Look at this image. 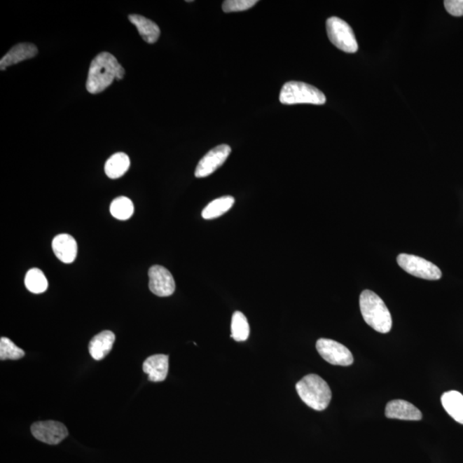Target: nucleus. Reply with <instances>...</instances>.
Listing matches in <instances>:
<instances>
[{
	"label": "nucleus",
	"mask_w": 463,
	"mask_h": 463,
	"mask_svg": "<svg viewBox=\"0 0 463 463\" xmlns=\"http://www.w3.org/2000/svg\"><path fill=\"white\" fill-rule=\"evenodd\" d=\"M385 416L389 419L401 420H420L422 412L410 403L404 400H393L386 406Z\"/></svg>",
	"instance_id": "11"
},
{
	"label": "nucleus",
	"mask_w": 463,
	"mask_h": 463,
	"mask_svg": "<svg viewBox=\"0 0 463 463\" xmlns=\"http://www.w3.org/2000/svg\"><path fill=\"white\" fill-rule=\"evenodd\" d=\"M235 204V198L225 196L216 199L202 210V216L205 220H213L227 213Z\"/></svg>",
	"instance_id": "19"
},
{
	"label": "nucleus",
	"mask_w": 463,
	"mask_h": 463,
	"mask_svg": "<svg viewBox=\"0 0 463 463\" xmlns=\"http://www.w3.org/2000/svg\"><path fill=\"white\" fill-rule=\"evenodd\" d=\"M258 0H226L223 4V10L224 13H238L251 9Z\"/></svg>",
	"instance_id": "24"
},
{
	"label": "nucleus",
	"mask_w": 463,
	"mask_h": 463,
	"mask_svg": "<svg viewBox=\"0 0 463 463\" xmlns=\"http://www.w3.org/2000/svg\"><path fill=\"white\" fill-rule=\"evenodd\" d=\"M129 156L125 153H116L106 160L105 173L110 179H116L122 177L130 167Z\"/></svg>",
	"instance_id": "18"
},
{
	"label": "nucleus",
	"mask_w": 463,
	"mask_h": 463,
	"mask_svg": "<svg viewBox=\"0 0 463 463\" xmlns=\"http://www.w3.org/2000/svg\"><path fill=\"white\" fill-rule=\"evenodd\" d=\"M110 212L118 220L130 219L134 213V205L131 199L126 197H118L110 205Z\"/></svg>",
	"instance_id": "22"
},
{
	"label": "nucleus",
	"mask_w": 463,
	"mask_h": 463,
	"mask_svg": "<svg viewBox=\"0 0 463 463\" xmlns=\"http://www.w3.org/2000/svg\"><path fill=\"white\" fill-rule=\"evenodd\" d=\"M129 20L137 27L143 39L149 44L156 43L158 41L160 30L156 22L140 15H130Z\"/></svg>",
	"instance_id": "16"
},
{
	"label": "nucleus",
	"mask_w": 463,
	"mask_h": 463,
	"mask_svg": "<svg viewBox=\"0 0 463 463\" xmlns=\"http://www.w3.org/2000/svg\"><path fill=\"white\" fill-rule=\"evenodd\" d=\"M316 347L324 361L331 365L348 366L353 364L354 357L350 350L334 340L319 339Z\"/></svg>",
	"instance_id": "7"
},
{
	"label": "nucleus",
	"mask_w": 463,
	"mask_h": 463,
	"mask_svg": "<svg viewBox=\"0 0 463 463\" xmlns=\"http://www.w3.org/2000/svg\"><path fill=\"white\" fill-rule=\"evenodd\" d=\"M125 70L116 57L109 53H99L92 60L86 87L90 94H99L112 84L114 80L124 78Z\"/></svg>",
	"instance_id": "1"
},
{
	"label": "nucleus",
	"mask_w": 463,
	"mask_h": 463,
	"mask_svg": "<svg viewBox=\"0 0 463 463\" xmlns=\"http://www.w3.org/2000/svg\"><path fill=\"white\" fill-rule=\"evenodd\" d=\"M149 289L156 296L168 297L175 291V282L173 275L165 267L154 265L148 270Z\"/></svg>",
	"instance_id": "10"
},
{
	"label": "nucleus",
	"mask_w": 463,
	"mask_h": 463,
	"mask_svg": "<svg viewBox=\"0 0 463 463\" xmlns=\"http://www.w3.org/2000/svg\"><path fill=\"white\" fill-rule=\"evenodd\" d=\"M32 432L34 438L48 445H58L68 436V430L64 424L48 420L32 424Z\"/></svg>",
	"instance_id": "9"
},
{
	"label": "nucleus",
	"mask_w": 463,
	"mask_h": 463,
	"mask_svg": "<svg viewBox=\"0 0 463 463\" xmlns=\"http://www.w3.org/2000/svg\"><path fill=\"white\" fill-rule=\"evenodd\" d=\"M441 403L443 408L455 422L463 424V395L457 390L443 394Z\"/></svg>",
	"instance_id": "17"
},
{
	"label": "nucleus",
	"mask_w": 463,
	"mask_h": 463,
	"mask_svg": "<svg viewBox=\"0 0 463 463\" xmlns=\"http://www.w3.org/2000/svg\"><path fill=\"white\" fill-rule=\"evenodd\" d=\"M116 342V335L112 331H105L99 333L90 340V354L95 361H102L110 353Z\"/></svg>",
	"instance_id": "15"
},
{
	"label": "nucleus",
	"mask_w": 463,
	"mask_h": 463,
	"mask_svg": "<svg viewBox=\"0 0 463 463\" xmlns=\"http://www.w3.org/2000/svg\"><path fill=\"white\" fill-rule=\"evenodd\" d=\"M25 282L27 289L33 293H44L48 288L47 277L37 268H34L27 272Z\"/></svg>",
	"instance_id": "20"
},
{
	"label": "nucleus",
	"mask_w": 463,
	"mask_h": 463,
	"mask_svg": "<svg viewBox=\"0 0 463 463\" xmlns=\"http://www.w3.org/2000/svg\"><path fill=\"white\" fill-rule=\"evenodd\" d=\"M25 355V351L15 345L11 339L7 338L0 339V359L1 361H6V359L16 361V359L24 357Z\"/></svg>",
	"instance_id": "23"
},
{
	"label": "nucleus",
	"mask_w": 463,
	"mask_h": 463,
	"mask_svg": "<svg viewBox=\"0 0 463 463\" xmlns=\"http://www.w3.org/2000/svg\"><path fill=\"white\" fill-rule=\"evenodd\" d=\"M359 307L363 319L373 330L382 334L392 331V315L378 294L370 290L363 291L359 297Z\"/></svg>",
	"instance_id": "2"
},
{
	"label": "nucleus",
	"mask_w": 463,
	"mask_h": 463,
	"mask_svg": "<svg viewBox=\"0 0 463 463\" xmlns=\"http://www.w3.org/2000/svg\"><path fill=\"white\" fill-rule=\"evenodd\" d=\"M443 4L448 13L454 17L463 16V0H446Z\"/></svg>",
	"instance_id": "25"
},
{
	"label": "nucleus",
	"mask_w": 463,
	"mask_h": 463,
	"mask_svg": "<svg viewBox=\"0 0 463 463\" xmlns=\"http://www.w3.org/2000/svg\"><path fill=\"white\" fill-rule=\"evenodd\" d=\"M397 263L406 272L424 280L437 281L442 277L438 266L418 256L400 254L397 256Z\"/></svg>",
	"instance_id": "6"
},
{
	"label": "nucleus",
	"mask_w": 463,
	"mask_h": 463,
	"mask_svg": "<svg viewBox=\"0 0 463 463\" xmlns=\"http://www.w3.org/2000/svg\"><path fill=\"white\" fill-rule=\"evenodd\" d=\"M280 102L285 105L313 104L324 105L326 97L316 87L302 82H289L283 85Z\"/></svg>",
	"instance_id": "4"
},
{
	"label": "nucleus",
	"mask_w": 463,
	"mask_h": 463,
	"mask_svg": "<svg viewBox=\"0 0 463 463\" xmlns=\"http://www.w3.org/2000/svg\"><path fill=\"white\" fill-rule=\"evenodd\" d=\"M37 53L38 49L34 44H18L11 48L0 60V69H1V71H5L7 67L13 66V64L34 58Z\"/></svg>",
	"instance_id": "14"
},
{
	"label": "nucleus",
	"mask_w": 463,
	"mask_h": 463,
	"mask_svg": "<svg viewBox=\"0 0 463 463\" xmlns=\"http://www.w3.org/2000/svg\"><path fill=\"white\" fill-rule=\"evenodd\" d=\"M329 39L343 52L354 53L358 51V42L353 29L343 19L332 17L326 22Z\"/></svg>",
	"instance_id": "5"
},
{
	"label": "nucleus",
	"mask_w": 463,
	"mask_h": 463,
	"mask_svg": "<svg viewBox=\"0 0 463 463\" xmlns=\"http://www.w3.org/2000/svg\"><path fill=\"white\" fill-rule=\"evenodd\" d=\"M232 149L227 144H221L214 148L202 158L198 164L195 176L197 178H205L223 166L231 154Z\"/></svg>",
	"instance_id": "8"
},
{
	"label": "nucleus",
	"mask_w": 463,
	"mask_h": 463,
	"mask_svg": "<svg viewBox=\"0 0 463 463\" xmlns=\"http://www.w3.org/2000/svg\"><path fill=\"white\" fill-rule=\"evenodd\" d=\"M170 368V358L165 354H156L144 362V372L148 374V380L158 382L166 380Z\"/></svg>",
	"instance_id": "13"
},
{
	"label": "nucleus",
	"mask_w": 463,
	"mask_h": 463,
	"mask_svg": "<svg viewBox=\"0 0 463 463\" xmlns=\"http://www.w3.org/2000/svg\"><path fill=\"white\" fill-rule=\"evenodd\" d=\"M53 250L55 256L64 263L75 261L78 254V244L74 237L61 233L53 240Z\"/></svg>",
	"instance_id": "12"
},
{
	"label": "nucleus",
	"mask_w": 463,
	"mask_h": 463,
	"mask_svg": "<svg viewBox=\"0 0 463 463\" xmlns=\"http://www.w3.org/2000/svg\"><path fill=\"white\" fill-rule=\"evenodd\" d=\"M250 335V326H249L247 317L242 312H235L233 313L231 324V338L236 342H244Z\"/></svg>",
	"instance_id": "21"
},
{
	"label": "nucleus",
	"mask_w": 463,
	"mask_h": 463,
	"mask_svg": "<svg viewBox=\"0 0 463 463\" xmlns=\"http://www.w3.org/2000/svg\"><path fill=\"white\" fill-rule=\"evenodd\" d=\"M296 390L300 399L316 411L328 408L332 397L330 386L322 378L310 374L297 382Z\"/></svg>",
	"instance_id": "3"
}]
</instances>
